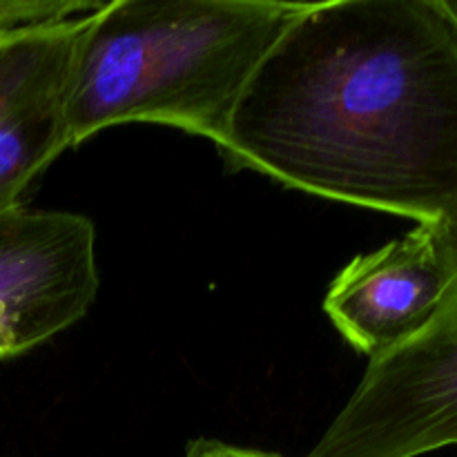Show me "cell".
Instances as JSON below:
<instances>
[{
  "label": "cell",
  "mask_w": 457,
  "mask_h": 457,
  "mask_svg": "<svg viewBox=\"0 0 457 457\" xmlns=\"http://www.w3.org/2000/svg\"><path fill=\"white\" fill-rule=\"evenodd\" d=\"M105 0H0V36L45 29L89 16Z\"/></svg>",
  "instance_id": "52a82bcc"
},
{
  "label": "cell",
  "mask_w": 457,
  "mask_h": 457,
  "mask_svg": "<svg viewBox=\"0 0 457 457\" xmlns=\"http://www.w3.org/2000/svg\"><path fill=\"white\" fill-rule=\"evenodd\" d=\"M445 4H446V9L451 12V16L457 21V0H445Z\"/></svg>",
  "instance_id": "9c48e42d"
},
{
  "label": "cell",
  "mask_w": 457,
  "mask_h": 457,
  "mask_svg": "<svg viewBox=\"0 0 457 457\" xmlns=\"http://www.w3.org/2000/svg\"><path fill=\"white\" fill-rule=\"evenodd\" d=\"M83 21L0 36V217L70 150L67 76Z\"/></svg>",
  "instance_id": "8992f818"
},
{
  "label": "cell",
  "mask_w": 457,
  "mask_h": 457,
  "mask_svg": "<svg viewBox=\"0 0 457 457\" xmlns=\"http://www.w3.org/2000/svg\"><path fill=\"white\" fill-rule=\"evenodd\" d=\"M96 293V230L87 217L25 205L0 217V360L71 328Z\"/></svg>",
  "instance_id": "277c9868"
},
{
  "label": "cell",
  "mask_w": 457,
  "mask_h": 457,
  "mask_svg": "<svg viewBox=\"0 0 457 457\" xmlns=\"http://www.w3.org/2000/svg\"><path fill=\"white\" fill-rule=\"evenodd\" d=\"M186 457H281L275 453H266V451L257 449H245V446L226 445L219 440H195L187 445Z\"/></svg>",
  "instance_id": "ba28073f"
},
{
  "label": "cell",
  "mask_w": 457,
  "mask_h": 457,
  "mask_svg": "<svg viewBox=\"0 0 457 457\" xmlns=\"http://www.w3.org/2000/svg\"><path fill=\"white\" fill-rule=\"evenodd\" d=\"M457 248V221L451 223ZM457 446V281L424 333L369 361L306 457H420Z\"/></svg>",
  "instance_id": "3957f363"
},
{
  "label": "cell",
  "mask_w": 457,
  "mask_h": 457,
  "mask_svg": "<svg viewBox=\"0 0 457 457\" xmlns=\"http://www.w3.org/2000/svg\"><path fill=\"white\" fill-rule=\"evenodd\" d=\"M217 147L321 199L457 221V21L445 0L306 3Z\"/></svg>",
  "instance_id": "6da1fadb"
},
{
  "label": "cell",
  "mask_w": 457,
  "mask_h": 457,
  "mask_svg": "<svg viewBox=\"0 0 457 457\" xmlns=\"http://www.w3.org/2000/svg\"><path fill=\"white\" fill-rule=\"evenodd\" d=\"M306 3L105 0L85 16L67 76V145L159 123L217 145L275 40Z\"/></svg>",
  "instance_id": "7a4b0ae2"
},
{
  "label": "cell",
  "mask_w": 457,
  "mask_h": 457,
  "mask_svg": "<svg viewBox=\"0 0 457 457\" xmlns=\"http://www.w3.org/2000/svg\"><path fill=\"white\" fill-rule=\"evenodd\" d=\"M455 281L451 223L415 226L402 239L346 263L330 281L324 311L370 361L424 333L446 306Z\"/></svg>",
  "instance_id": "5b68a950"
}]
</instances>
